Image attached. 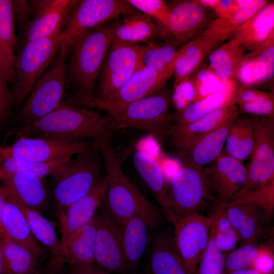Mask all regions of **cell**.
<instances>
[{"label": "cell", "mask_w": 274, "mask_h": 274, "mask_svg": "<svg viewBox=\"0 0 274 274\" xmlns=\"http://www.w3.org/2000/svg\"><path fill=\"white\" fill-rule=\"evenodd\" d=\"M112 131L94 140L102 157L108 180V189L99 207L122 226L132 217L142 216L157 228L163 222L161 209L135 188L123 173L112 144Z\"/></svg>", "instance_id": "cell-1"}, {"label": "cell", "mask_w": 274, "mask_h": 274, "mask_svg": "<svg viewBox=\"0 0 274 274\" xmlns=\"http://www.w3.org/2000/svg\"><path fill=\"white\" fill-rule=\"evenodd\" d=\"M112 130L109 115L63 103L39 120L18 128L19 138L60 140H95Z\"/></svg>", "instance_id": "cell-2"}, {"label": "cell", "mask_w": 274, "mask_h": 274, "mask_svg": "<svg viewBox=\"0 0 274 274\" xmlns=\"http://www.w3.org/2000/svg\"><path fill=\"white\" fill-rule=\"evenodd\" d=\"M113 27L99 25L81 35L72 46L66 60V84L76 92L94 95L96 80L112 41Z\"/></svg>", "instance_id": "cell-3"}, {"label": "cell", "mask_w": 274, "mask_h": 274, "mask_svg": "<svg viewBox=\"0 0 274 274\" xmlns=\"http://www.w3.org/2000/svg\"><path fill=\"white\" fill-rule=\"evenodd\" d=\"M103 160L97 146L71 157L52 173L54 199L60 211L85 196L102 178Z\"/></svg>", "instance_id": "cell-4"}, {"label": "cell", "mask_w": 274, "mask_h": 274, "mask_svg": "<svg viewBox=\"0 0 274 274\" xmlns=\"http://www.w3.org/2000/svg\"><path fill=\"white\" fill-rule=\"evenodd\" d=\"M171 105L172 93L164 87L109 115L112 128L139 129L164 143L173 124Z\"/></svg>", "instance_id": "cell-5"}, {"label": "cell", "mask_w": 274, "mask_h": 274, "mask_svg": "<svg viewBox=\"0 0 274 274\" xmlns=\"http://www.w3.org/2000/svg\"><path fill=\"white\" fill-rule=\"evenodd\" d=\"M139 12L127 1H77L61 29L58 52L68 55L74 43L87 30L121 15Z\"/></svg>", "instance_id": "cell-6"}, {"label": "cell", "mask_w": 274, "mask_h": 274, "mask_svg": "<svg viewBox=\"0 0 274 274\" xmlns=\"http://www.w3.org/2000/svg\"><path fill=\"white\" fill-rule=\"evenodd\" d=\"M68 55L58 52L23 102L16 117L18 128L31 124L63 103L66 82Z\"/></svg>", "instance_id": "cell-7"}, {"label": "cell", "mask_w": 274, "mask_h": 274, "mask_svg": "<svg viewBox=\"0 0 274 274\" xmlns=\"http://www.w3.org/2000/svg\"><path fill=\"white\" fill-rule=\"evenodd\" d=\"M60 31L21 45L15 61V82L13 91L16 107L22 105L55 58L59 51Z\"/></svg>", "instance_id": "cell-8"}, {"label": "cell", "mask_w": 274, "mask_h": 274, "mask_svg": "<svg viewBox=\"0 0 274 274\" xmlns=\"http://www.w3.org/2000/svg\"><path fill=\"white\" fill-rule=\"evenodd\" d=\"M170 76L141 67L114 94L106 99L75 92L65 95L66 104L93 108L112 115L129 104L165 87Z\"/></svg>", "instance_id": "cell-9"}, {"label": "cell", "mask_w": 274, "mask_h": 274, "mask_svg": "<svg viewBox=\"0 0 274 274\" xmlns=\"http://www.w3.org/2000/svg\"><path fill=\"white\" fill-rule=\"evenodd\" d=\"M213 198L201 169L184 166L173 176L168 185V200L163 216L173 225L184 218L200 214Z\"/></svg>", "instance_id": "cell-10"}, {"label": "cell", "mask_w": 274, "mask_h": 274, "mask_svg": "<svg viewBox=\"0 0 274 274\" xmlns=\"http://www.w3.org/2000/svg\"><path fill=\"white\" fill-rule=\"evenodd\" d=\"M96 147L94 140L22 137L9 146L0 147V161L13 158L32 162H47L60 158L72 157Z\"/></svg>", "instance_id": "cell-11"}, {"label": "cell", "mask_w": 274, "mask_h": 274, "mask_svg": "<svg viewBox=\"0 0 274 274\" xmlns=\"http://www.w3.org/2000/svg\"><path fill=\"white\" fill-rule=\"evenodd\" d=\"M251 118L254 126L255 146L250 160L246 166V180L240 192L274 181V117L251 116Z\"/></svg>", "instance_id": "cell-12"}, {"label": "cell", "mask_w": 274, "mask_h": 274, "mask_svg": "<svg viewBox=\"0 0 274 274\" xmlns=\"http://www.w3.org/2000/svg\"><path fill=\"white\" fill-rule=\"evenodd\" d=\"M144 45L113 44L109 48L94 96L106 99L140 67Z\"/></svg>", "instance_id": "cell-13"}, {"label": "cell", "mask_w": 274, "mask_h": 274, "mask_svg": "<svg viewBox=\"0 0 274 274\" xmlns=\"http://www.w3.org/2000/svg\"><path fill=\"white\" fill-rule=\"evenodd\" d=\"M201 170L213 200L218 204L230 202L242 189L246 180V166L223 153Z\"/></svg>", "instance_id": "cell-14"}, {"label": "cell", "mask_w": 274, "mask_h": 274, "mask_svg": "<svg viewBox=\"0 0 274 274\" xmlns=\"http://www.w3.org/2000/svg\"><path fill=\"white\" fill-rule=\"evenodd\" d=\"M95 214L96 236L94 264L111 273L127 272L123 254V226L100 209Z\"/></svg>", "instance_id": "cell-15"}, {"label": "cell", "mask_w": 274, "mask_h": 274, "mask_svg": "<svg viewBox=\"0 0 274 274\" xmlns=\"http://www.w3.org/2000/svg\"><path fill=\"white\" fill-rule=\"evenodd\" d=\"M212 221L211 215L199 214L181 219L173 224L175 243L189 274H196L209 240Z\"/></svg>", "instance_id": "cell-16"}, {"label": "cell", "mask_w": 274, "mask_h": 274, "mask_svg": "<svg viewBox=\"0 0 274 274\" xmlns=\"http://www.w3.org/2000/svg\"><path fill=\"white\" fill-rule=\"evenodd\" d=\"M238 115L237 107L233 105L216 110L188 123L173 124L169 130L167 139L178 155L231 118Z\"/></svg>", "instance_id": "cell-17"}, {"label": "cell", "mask_w": 274, "mask_h": 274, "mask_svg": "<svg viewBox=\"0 0 274 274\" xmlns=\"http://www.w3.org/2000/svg\"><path fill=\"white\" fill-rule=\"evenodd\" d=\"M76 2L75 0H37L33 7V18L23 33L21 45L50 37L60 30Z\"/></svg>", "instance_id": "cell-18"}, {"label": "cell", "mask_w": 274, "mask_h": 274, "mask_svg": "<svg viewBox=\"0 0 274 274\" xmlns=\"http://www.w3.org/2000/svg\"><path fill=\"white\" fill-rule=\"evenodd\" d=\"M108 186V178L105 175L87 194L70 205L65 212H60V242L94 218L106 195Z\"/></svg>", "instance_id": "cell-19"}, {"label": "cell", "mask_w": 274, "mask_h": 274, "mask_svg": "<svg viewBox=\"0 0 274 274\" xmlns=\"http://www.w3.org/2000/svg\"><path fill=\"white\" fill-rule=\"evenodd\" d=\"M169 10L165 29L179 44L184 45L200 35L208 23L205 8L194 1L178 2Z\"/></svg>", "instance_id": "cell-20"}, {"label": "cell", "mask_w": 274, "mask_h": 274, "mask_svg": "<svg viewBox=\"0 0 274 274\" xmlns=\"http://www.w3.org/2000/svg\"><path fill=\"white\" fill-rule=\"evenodd\" d=\"M238 115L231 118L179 154L184 166L202 169L214 161L222 153L229 130Z\"/></svg>", "instance_id": "cell-21"}, {"label": "cell", "mask_w": 274, "mask_h": 274, "mask_svg": "<svg viewBox=\"0 0 274 274\" xmlns=\"http://www.w3.org/2000/svg\"><path fill=\"white\" fill-rule=\"evenodd\" d=\"M147 269L150 274H189L169 230L155 234Z\"/></svg>", "instance_id": "cell-22"}, {"label": "cell", "mask_w": 274, "mask_h": 274, "mask_svg": "<svg viewBox=\"0 0 274 274\" xmlns=\"http://www.w3.org/2000/svg\"><path fill=\"white\" fill-rule=\"evenodd\" d=\"M0 181L7 193L22 206L38 212L45 206L47 192L42 178L31 173L23 172Z\"/></svg>", "instance_id": "cell-23"}, {"label": "cell", "mask_w": 274, "mask_h": 274, "mask_svg": "<svg viewBox=\"0 0 274 274\" xmlns=\"http://www.w3.org/2000/svg\"><path fill=\"white\" fill-rule=\"evenodd\" d=\"M15 200L23 213L35 238L51 251L46 272L48 274L58 273L64 262L60 241L57 238L53 224L39 212L26 208Z\"/></svg>", "instance_id": "cell-24"}, {"label": "cell", "mask_w": 274, "mask_h": 274, "mask_svg": "<svg viewBox=\"0 0 274 274\" xmlns=\"http://www.w3.org/2000/svg\"><path fill=\"white\" fill-rule=\"evenodd\" d=\"M2 221L6 237L26 248L37 258L44 255V250L33 235L23 213L15 199L8 193Z\"/></svg>", "instance_id": "cell-25"}, {"label": "cell", "mask_w": 274, "mask_h": 274, "mask_svg": "<svg viewBox=\"0 0 274 274\" xmlns=\"http://www.w3.org/2000/svg\"><path fill=\"white\" fill-rule=\"evenodd\" d=\"M17 43L12 1L0 0V72L8 83L14 84Z\"/></svg>", "instance_id": "cell-26"}, {"label": "cell", "mask_w": 274, "mask_h": 274, "mask_svg": "<svg viewBox=\"0 0 274 274\" xmlns=\"http://www.w3.org/2000/svg\"><path fill=\"white\" fill-rule=\"evenodd\" d=\"M274 4L267 3L234 33V39L244 48L254 50L274 35Z\"/></svg>", "instance_id": "cell-27"}, {"label": "cell", "mask_w": 274, "mask_h": 274, "mask_svg": "<svg viewBox=\"0 0 274 274\" xmlns=\"http://www.w3.org/2000/svg\"><path fill=\"white\" fill-rule=\"evenodd\" d=\"M227 217L242 244L255 243L263 231V225L269 216L250 205L224 204Z\"/></svg>", "instance_id": "cell-28"}, {"label": "cell", "mask_w": 274, "mask_h": 274, "mask_svg": "<svg viewBox=\"0 0 274 274\" xmlns=\"http://www.w3.org/2000/svg\"><path fill=\"white\" fill-rule=\"evenodd\" d=\"M150 221L142 216H136L123 226L122 244L127 271L135 270L140 265L147 248Z\"/></svg>", "instance_id": "cell-29"}, {"label": "cell", "mask_w": 274, "mask_h": 274, "mask_svg": "<svg viewBox=\"0 0 274 274\" xmlns=\"http://www.w3.org/2000/svg\"><path fill=\"white\" fill-rule=\"evenodd\" d=\"M96 236V223L94 218L90 222L60 242L64 263L72 265L93 263Z\"/></svg>", "instance_id": "cell-30"}, {"label": "cell", "mask_w": 274, "mask_h": 274, "mask_svg": "<svg viewBox=\"0 0 274 274\" xmlns=\"http://www.w3.org/2000/svg\"><path fill=\"white\" fill-rule=\"evenodd\" d=\"M113 27V44L138 45L148 42L159 32V28L151 17L140 12L125 15Z\"/></svg>", "instance_id": "cell-31"}, {"label": "cell", "mask_w": 274, "mask_h": 274, "mask_svg": "<svg viewBox=\"0 0 274 274\" xmlns=\"http://www.w3.org/2000/svg\"><path fill=\"white\" fill-rule=\"evenodd\" d=\"M215 47L200 34L179 49L174 70V87L181 81L190 78Z\"/></svg>", "instance_id": "cell-32"}, {"label": "cell", "mask_w": 274, "mask_h": 274, "mask_svg": "<svg viewBox=\"0 0 274 274\" xmlns=\"http://www.w3.org/2000/svg\"><path fill=\"white\" fill-rule=\"evenodd\" d=\"M133 162L141 178L160 204L163 215L167 207L168 184L159 163L142 150L134 152Z\"/></svg>", "instance_id": "cell-33"}, {"label": "cell", "mask_w": 274, "mask_h": 274, "mask_svg": "<svg viewBox=\"0 0 274 274\" xmlns=\"http://www.w3.org/2000/svg\"><path fill=\"white\" fill-rule=\"evenodd\" d=\"M267 3L265 0H252L249 5L239 10L230 17L214 19L201 34L216 46L233 35L240 26Z\"/></svg>", "instance_id": "cell-34"}, {"label": "cell", "mask_w": 274, "mask_h": 274, "mask_svg": "<svg viewBox=\"0 0 274 274\" xmlns=\"http://www.w3.org/2000/svg\"><path fill=\"white\" fill-rule=\"evenodd\" d=\"M255 141L251 116L238 115L229 130L222 153L243 162L252 154Z\"/></svg>", "instance_id": "cell-35"}, {"label": "cell", "mask_w": 274, "mask_h": 274, "mask_svg": "<svg viewBox=\"0 0 274 274\" xmlns=\"http://www.w3.org/2000/svg\"><path fill=\"white\" fill-rule=\"evenodd\" d=\"M244 48L233 38L209 54V67L220 78L234 81L245 56Z\"/></svg>", "instance_id": "cell-36"}, {"label": "cell", "mask_w": 274, "mask_h": 274, "mask_svg": "<svg viewBox=\"0 0 274 274\" xmlns=\"http://www.w3.org/2000/svg\"><path fill=\"white\" fill-rule=\"evenodd\" d=\"M236 93L217 92L197 100L173 114V124L188 123L218 109L235 105Z\"/></svg>", "instance_id": "cell-37"}, {"label": "cell", "mask_w": 274, "mask_h": 274, "mask_svg": "<svg viewBox=\"0 0 274 274\" xmlns=\"http://www.w3.org/2000/svg\"><path fill=\"white\" fill-rule=\"evenodd\" d=\"M179 49L170 43L149 41L144 45L142 66L171 76L174 73Z\"/></svg>", "instance_id": "cell-38"}, {"label": "cell", "mask_w": 274, "mask_h": 274, "mask_svg": "<svg viewBox=\"0 0 274 274\" xmlns=\"http://www.w3.org/2000/svg\"><path fill=\"white\" fill-rule=\"evenodd\" d=\"M0 239L8 274H34L37 258L8 237L0 236Z\"/></svg>", "instance_id": "cell-39"}, {"label": "cell", "mask_w": 274, "mask_h": 274, "mask_svg": "<svg viewBox=\"0 0 274 274\" xmlns=\"http://www.w3.org/2000/svg\"><path fill=\"white\" fill-rule=\"evenodd\" d=\"M191 79L196 87V101L217 92L236 93L238 88L235 81L220 78L209 67L200 69Z\"/></svg>", "instance_id": "cell-40"}, {"label": "cell", "mask_w": 274, "mask_h": 274, "mask_svg": "<svg viewBox=\"0 0 274 274\" xmlns=\"http://www.w3.org/2000/svg\"><path fill=\"white\" fill-rule=\"evenodd\" d=\"M72 157H65L43 163L28 161L18 158H9L0 161V180L14 174L28 172L41 178L50 176L61 163Z\"/></svg>", "instance_id": "cell-41"}, {"label": "cell", "mask_w": 274, "mask_h": 274, "mask_svg": "<svg viewBox=\"0 0 274 274\" xmlns=\"http://www.w3.org/2000/svg\"><path fill=\"white\" fill-rule=\"evenodd\" d=\"M234 204L252 206L271 216L274 211V181L251 190L240 192L225 204Z\"/></svg>", "instance_id": "cell-42"}, {"label": "cell", "mask_w": 274, "mask_h": 274, "mask_svg": "<svg viewBox=\"0 0 274 274\" xmlns=\"http://www.w3.org/2000/svg\"><path fill=\"white\" fill-rule=\"evenodd\" d=\"M252 53L255 56V75L258 83L269 81L274 74V35Z\"/></svg>", "instance_id": "cell-43"}, {"label": "cell", "mask_w": 274, "mask_h": 274, "mask_svg": "<svg viewBox=\"0 0 274 274\" xmlns=\"http://www.w3.org/2000/svg\"><path fill=\"white\" fill-rule=\"evenodd\" d=\"M225 256L216 246L210 231L209 240L199 262L196 274H225Z\"/></svg>", "instance_id": "cell-44"}, {"label": "cell", "mask_w": 274, "mask_h": 274, "mask_svg": "<svg viewBox=\"0 0 274 274\" xmlns=\"http://www.w3.org/2000/svg\"><path fill=\"white\" fill-rule=\"evenodd\" d=\"M260 247L255 243H246L231 251L225 256V274L250 267Z\"/></svg>", "instance_id": "cell-45"}, {"label": "cell", "mask_w": 274, "mask_h": 274, "mask_svg": "<svg viewBox=\"0 0 274 274\" xmlns=\"http://www.w3.org/2000/svg\"><path fill=\"white\" fill-rule=\"evenodd\" d=\"M131 6L142 13L156 20L166 27L169 7L163 0H127Z\"/></svg>", "instance_id": "cell-46"}, {"label": "cell", "mask_w": 274, "mask_h": 274, "mask_svg": "<svg viewBox=\"0 0 274 274\" xmlns=\"http://www.w3.org/2000/svg\"><path fill=\"white\" fill-rule=\"evenodd\" d=\"M196 87L193 80L190 78L181 81L174 87L172 104L177 111H180L196 101Z\"/></svg>", "instance_id": "cell-47"}, {"label": "cell", "mask_w": 274, "mask_h": 274, "mask_svg": "<svg viewBox=\"0 0 274 274\" xmlns=\"http://www.w3.org/2000/svg\"><path fill=\"white\" fill-rule=\"evenodd\" d=\"M236 106L239 113L240 112L253 116L274 117L273 96L269 98Z\"/></svg>", "instance_id": "cell-48"}, {"label": "cell", "mask_w": 274, "mask_h": 274, "mask_svg": "<svg viewBox=\"0 0 274 274\" xmlns=\"http://www.w3.org/2000/svg\"><path fill=\"white\" fill-rule=\"evenodd\" d=\"M8 83L0 72V130L6 124L14 106L13 91L10 89Z\"/></svg>", "instance_id": "cell-49"}, {"label": "cell", "mask_w": 274, "mask_h": 274, "mask_svg": "<svg viewBox=\"0 0 274 274\" xmlns=\"http://www.w3.org/2000/svg\"><path fill=\"white\" fill-rule=\"evenodd\" d=\"M250 267L259 274H273L274 256L272 250L268 247L261 246Z\"/></svg>", "instance_id": "cell-50"}, {"label": "cell", "mask_w": 274, "mask_h": 274, "mask_svg": "<svg viewBox=\"0 0 274 274\" xmlns=\"http://www.w3.org/2000/svg\"><path fill=\"white\" fill-rule=\"evenodd\" d=\"M255 56L251 52L245 55L237 71L236 78L244 86L258 83L255 75Z\"/></svg>", "instance_id": "cell-51"}, {"label": "cell", "mask_w": 274, "mask_h": 274, "mask_svg": "<svg viewBox=\"0 0 274 274\" xmlns=\"http://www.w3.org/2000/svg\"><path fill=\"white\" fill-rule=\"evenodd\" d=\"M210 231L216 247L223 253L231 252L234 250L240 240L237 233L234 228L225 231H216L211 225Z\"/></svg>", "instance_id": "cell-52"}, {"label": "cell", "mask_w": 274, "mask_h": 274, "mask_svg": "<svg viewBox=\"0 0 274 274\" xmlns=\"http://www.w3.org/2000/svg\"><path fill=\"white\" fill-rule=\"evenodd\" d=\"M12 4L14 21L19 30L23 33L30 22L28 1H12Z\"/></svg>", "instance_id": "cell-53"}, {"label": "cell", "mask_w": 274, "mask_h": 274, "mask_svg": "<svg viewBox=\"0 0 274 274\" xmlns=\"http://www.w3.org/2000/svg\"><path fill=\"white\" fill-rule=\"evenodd\" d=\"M273 96L270 93L246 86L238 87L235 98V105L257 101Z\"/></svg>", "instance_id": "cell-54"}, {"label": "cell", "mask_w": 274, "mask_h": 274, "mask_svg": "<svg viewBox=\"0 0 274 274\" xmlns=\"http://www.w3.org/2000/svg\"><path fill=\"white\" fill-rule=\"evenodd\" d=\"M240 9L237 0H219L214 10L218 18H228Z\"/></svg>", "instance_id": "cell-55"}, {"label": "cell", "mask_w": 274, "mask_h": 274, "mask_svg": "<svg viewBox=\"0 0 274 274\" xmlns=\"http://www.w3.org/2000/svg\"><path fill=\"white\" fill-rule=\"evenodd\" d=\"M70 266V274H112L93 263H79Z\"/></svg>", "instance_id": "cell-56"}, {"label": "cell", "mask_w": 274, "mask_h": 274, "mask_svg": "<svg viewBox=\"0 0 274 274\" xmlns=\"http://www.w3.org/2000/svg\"><path fill=\"white\" fill-rule=\"evenodd\" d=\"M7 196V192L1 183H0V236L6 237L2 226V213Z\"/></svg>", "instance_id": "cell-57"}, {"label": "cell", "mask_w": 274, "mask_h": 274, "mask_svg": "<svg viewBox=\"0 0 274 274\" xmlns=\"http://www.w3.org/2000/svg\"><path fill=\"white\" fill-rule=\"evenodd\" d=\"M194 1L204 8L207 7L214 10L219 3V0H197Z\"/></svg>", "instance_id": "cell-58"}, {"label": "cell", "mask_w": 274, "mask_h": 274, "mask_svg": "<svg viewBox=\"0 0 274 274\" xmlns=\"http://www.w3.org/2000/svg\"><path fill=\"white\" fill-rule=\"evenodd\" d=\"M0 274H8L0 239Z\"/></svg>", "instance_id": "cell-59"}, {"label": "cell", "mask_w": 274, "mask_h": 274, "mask_svg": "<svg viewBox=\"0 0 274 274\" xmlns=\"http://www.w3.org/2000/svg\"><path fill=\"white\" fill-rule=\"evenodd\" d=\"M226 274H259L258 271L252 267L238 269L226 273Z\"/></svg>", "instance_id": "cell-60"}, {"label": "cell", "mask_w": 274, "mask_h": 274, "mask_svg": "<svg viewBox=\"0 0 274 274\" xmlns=\"http://www.w3.org/2000/svg\"><path fill=\"white\" fill-rule=\"evenodd\" d=\"M145 274H150L148 270V269H147V270H146V272L145 273Z\"/></svg>", "instance_id": "cell-61"}]
</instances>
